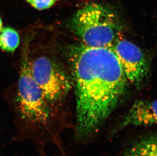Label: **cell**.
<instances>
[{
  "mask_svg": "<svg viewBox=\"0 0 157 156\" xmlns=\"http://www.w3.org/2000/svg\"><path fill=\"white\" fill-rule=\"evenodd\" d=\"M122 156H157V133L147 135L137 140Z\"/></svg>",
  "mask_w": 157,
  "mask_h": 156,
  "instance_id": "52a82bcc",
  "label": "cell"
},
{
  "mask_svg": "<svg viewBox=\"0 0 157 156\" xmlns=\"http://www.w3.org/2000/svg\"><path fill=\"white\" fill-rule=\"evenodd\" d=\"M29 55L27 49L23 54L18 82V110L21 116L28 121L45 124L50 117L49 104L32 75Z\"/></svg>",
  "mask_w": 157,
  "mask_h": 156,
  "instance_id": "3957f363",
  "label": "cell"
},
{
  "mask_svg": "<svg viewBox=\"0 0 157 156\" xmlns=\"http://www.w3.org/2000/svg\"><path fill=\"white\" fill-rule=\"evenodd\" d=\"M119 60L127 81L140 87L147 77L148 63L145 55L138 46L119 37L111 47Z\"/></svg>",
  "mask_w": 157,
  "mask_h": 156,
  "instance_id": "5b68a950",
  "label": "cell"
},
{
  "mask_svg": "<svg viewBox=\"0 0 157 156\" xmlns=\"http://www.w3.org/2000/svg\"><path fill=\"white\" fill-rule=\"evenodd\" d=\"M19 35L16 30L9 27L3 28L0 33V48L13 52L19 45Z\"/></svg>",
  "mask_w": 157,
  "mask_h": 156,
  "instance_id": "ba28073f",
  "label": "cell"
},
{
  "mask_svg": "<svg viewBox=\"0 0 157 156\" xmlns=\"http://www.w3.org/2000/svg\"><path fill=\"white\" fill-rule=\"evenodd\" d=\"M33 8L39 10L48 9L53 6L58 0H26Z\"/></svg>",
  "mask_w": 157,
  "mask_h": 156,
  "instance_id": "9c48e42d",
  "label": "cell"
},
{
  "mask_svg": "<svg viewBox=\"0 0 157 156\" xmlns=\"http://www.w3.org/2000/svg\"><path fill=\"white\" fill-rule=\"evenodd\" d=\"M32 72L48 104L63 98L71 88L70 78L55 61L40 56L31 63Z\"/></svg>",
  "mask_w": 157,
  "mask_h": 156,
  "instance_id": "277c9868",
  "label": "cell"
},
{
  "mask_svg": "<svg viewBox=\"0 0 157 156\" xmlns=\"http://www.w3.org/2000/svg\"><path fill=\"white\" fill-rule=\"evenodd\" d=\"M157 125V99L135 102L117 124L115 133L130 126Z\"/></svg>",
  "mask_w": 157,
  "mask_h": 156,
  "instance_id": "8992f818",
  "label": "cell"
},
{
  "mask_svg": "<svg viewBox=\"0 0 157 156\" xmlns=\"http://www.w3.org/2000/svg\"><path fill=\"white\" fill-rule=\"evenodd\" d=\"M70 60L76 98L75 132L87 139L98 132L117 107L127 80L111 48L72 46Z\"/></svg>",
  "mask_w": 157,
  "mask_h": 156,
  "instance_id": "6da1fadb",
  "label": "cell"
},
{
  "mask_svg": "<svg viewBox=\"0 0 157 156\" xmlns=\"http://www.w3.org/2000/svg\"><path fill=\"white\" fill-rule=\"evenodd\" d=\"M2 29H3V23H2L1 18L0 17V33L1 32Z\"/></svg>",
  "mask_w": 157,
  "mask_h": 156,
  "instance_id": "30bf717a",
  "label": "cell"
},
{
  "mask_svg": "<svg viewBox=\"0 0 157 156\" xmlns=\"http://www.w3.org/2000/svg\"><path fill=\"white\" fill-rule=\"evenodd\" d=\"M71 27L82 44L93 48H111L120 34V24L116 12L100 3H89L77 11Z\"/></svg>",
  "mask_w": 157,
  "mask_h": 156,
  "instance_id": "7a4b0ae2",
  "label": "cell"
}]
</instances>
